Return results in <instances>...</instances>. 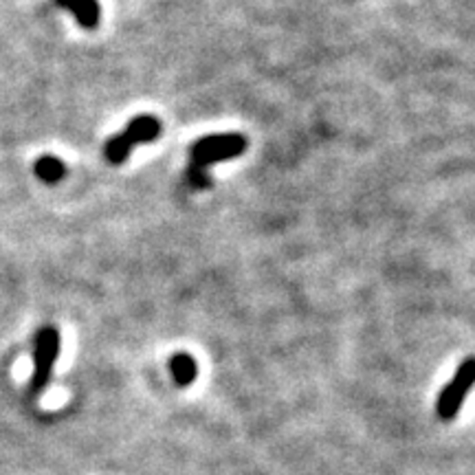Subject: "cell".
<instances>
[{
  "instance_id": "obj_2",
  "label": "cell",
  "mask_w": 475,
  "mask_h": 475,
  "mask_svg": "<svg viewBox=\"0 0 475 475\" xmlns=\"http://www.w3.org/2000/svg\"><path fill=\"white\" fill-rule=\"evenodd\" d=\"M249 142L238 133H225V134H210V137H203L189 148V167H198V170H205L214 163L229 161V158H236L247 150Z\"/></svg>"
},
{
  "instance_id": "obj_5",
  "label": "cell",
  "mask_w": 475,
  "mask_h": 475,
  "mask_svg": "<svg viewBox=\"0 0 475 475\" xmlns=\"http://www.w3.org/2000/svg\"><path fill=\"white\" fill-rule=\"evenodd\" d=\"M56 4L73 13L75 20L84 29H97L99 20H102V7L97 0H56Z\"/></svg>"
},
{
  "instance_id": "obj_4",
  "label": "cell",
  "mask_w": 475,
  "mask_h": 475,
  "mask_svg": "<svg viewBox=\"0 0 475 475\" xmlns=\"http://www.w3.org/2000/svg\"><path fill=\"white\" fill-rule=\"evenodd\" d=\"M161 121L152 115H139L134 119H130L128 128L124 130V137L128 139L130 143L139 146V143H152L157 137H161Z\"/></svg>"
},
{
  "instance_id": "obj_6",
  "label": "cell",
  "mask_w": 475,
  "mask_h": 475,
  "mask_svg": "<svg viewBox=\"0 0 475 475\" xmlns=\"http://www.w3.org/2000/svg\"><path fill=\"white\" fill-rule=\"evenodd\" d=\"M170 372L172 379L176 381V386L180 387L192 386L198 377L196 359H194L192 355H188V352H179V355H174L170 359Z\"/></svg>"
},
{
  "instance_id": "obj_8",
  "label": "cell",
  "mask_w": 475,
  "mask_h": 475,
  "mask_svg": "<svg viewBox=\"0 0 475 475\" xmlns=\"http://www.w3.org/2000/svg\"><path fill=\"white\" fill-rule=\"evenodd\" d=\"M130 152H133V143L121 133L108 139L106 146H103V157H106V161L111 163V165H121V163L128 161Z\"/></svg>"
},
{
  "instance_id": "obj_7",
  "label": "cell",
  "mask_w": 475,
  "mask_h": 475,
  "mask_svg": "<svg viewBox=\"0 0 475 475\" xmlns=\"http://www.w3.org/2000/svg\"><path fill=\"white\" fill-rule=\"evenodd\" d=\"M34 172L42 183L56 185L66 176V165L53 155H42L34 163Z\"/></svg>"
},
{
  "instance_id": "obj_3",
  "label": "cell",
  "mask_w": 475,
  "mask_h": 475,
  "mask_svg": "<svg viewBox=\"0 0 475 475\" xmlns=\"http://www.w3.org/2000/svg\"><path fill=\"white\" fill-rule=\"evenodd\" d=\"M475 386V356H467L456 370L454 379L445 386V390L438 395L436 414L438 418L449 423L460 414L464 405V398L469 396L471 387Z\"/></svg>"
},
{
  "instance_id": "obj_1",
  "label": "cell",
  "mask_w": 475,
  "mask_h": 475,
  "mask_svg": "<svg viewBox=\"0 0 475 475\" xmlns=\"http://www.w3.org/2000/svg\"><path fill=\"white\" fill-rule=\"evenodd\" d=\"M60 356V330L56 326H42L34 339V374L29 381L31 396L42 395L53 379V368Z\"/></svg>"
}]
</instances>
